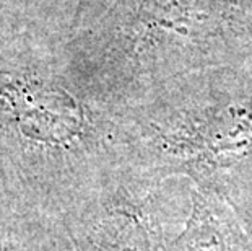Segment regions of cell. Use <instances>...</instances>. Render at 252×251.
I'll return each mask as SVG.
<instances>
[{"label":"cell","mask_w":252,"mask_h":251,"mask_svg":"<svg viewBox=\"0 0 252 251\" xmlns=\"http://www.w3.org/2000/svg\"><path fill=\"white\" fill-rule=\"evenodd\" d=\"M252 160V88H205L148 105L127 134V167L143 178L187 176L221 193Z\"/></svg>","instance_id":"cell-1"},{"label":"cell","mask_w":252,"mask_h":251,"mask_svg":"<svg viewBox=\"0 0 252 251\" xmlns=\"http://www.w3.org/2000/svg\"><path fill=\"white\" fill-rule=\"evenodd\" d=\"M164 181L121 168L65 220L77 251H166L169 204Z\"/></svg>","instance_id":"cell-2"},{"label":"cell","mask_w":252,"mask_h":251,"mask_svg":"<svg viewBox=\"0 0 252 251\" xmlns=\"http://www.w3.org/2000/svg\"><path fill=\"white\" fill-rule=\"evenodd\" d=\"M130 10L147 38L161 31L198 47L252 38V0H130Z\"/></svg>","instance_id":"cell-3"},{"label":"cell","mask_w":252,"mask_h":251,"mask_svg":"<svg viewBox=\"0 0 252 251\" xmlns=\"http://www.w3.org/2000/svg\"><path fill=\"white\" fill-rule=\"evenodd\" d=\"M166 251H252L229 202L217 191L195 188L184 228Z\"/></svg>","instance_id":"cell-4"},{"label":"cell","mask_w":252,"mask_h":251,"mask_svg":"<svg viewBox=\"0 0 252 251\" xmlns=\"http://www.w3.org/2000/svg\"><path fill=\"white\" fill-rule=\"evenodd\" d=\"M220 194L233 207L252 247V160L229 176Z\"/></svg>","instance_id":"cell-5"}]
</instances>
